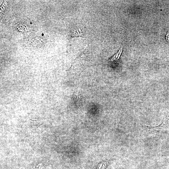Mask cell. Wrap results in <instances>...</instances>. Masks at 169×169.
<instances>
[{"instance_id": "cell-1", "label": "cell", "mask_w": 169, "mask_h": 169, "mask_svg": "<svg viewBox=\"0 0 169 169\" xmlns=\"http://www.w3.org/2000/svg\"><path fill=\"white\" fill-rule=\"evenodd\" d=\"M167 122V120L166 119L160 125L157 126H151L142 125H141L143 129L148 133L155 135H160L165 129Z\"/></svg>"}, {"instance_id": "cell-2", "label": "cell", "mask_w": 169, "mask_h": 169, "mask_svg": "<svg viewBox=\"0 0 169 169\" xmlns=\"http://www.w3.org/2000/svg\"><path fill=\"white\" fill-rule=\"evenodd\" d=\"M122 51V47H121L120 49L118 52L114 54L110 59L111 61H117L120 58L121 53Z\"/></svg>"}, {"instance_id": "cell-3", "label": "cell", "mask_w": 169, "mask_h": 169, "mask_svg": "<svg viewBox=\"0 0 169 169\" xmlns=\"http://www.w3.org/2000/svg\"><path fill=\"white\" fill-rule=\"evenodd\" d=\"M83 35L81 31L80 28H75L74 30L72 36L74 37H78L82 36Z\"/></svg>"}, {"instance_id": "cell-4", "label": "cell", "mask_w": 169, "mask_h": 169, "mask_svg": "<svg viewBox=\"0 0 169 169\" xmlns=\"http://www.w3.org/2000/svg\"><path fill=\"white\" fill-rule=\"evenodd\" d=\"M166 39L167 41L169 42V33H167L166 35Z\"/></svg>"}]
</instances>
